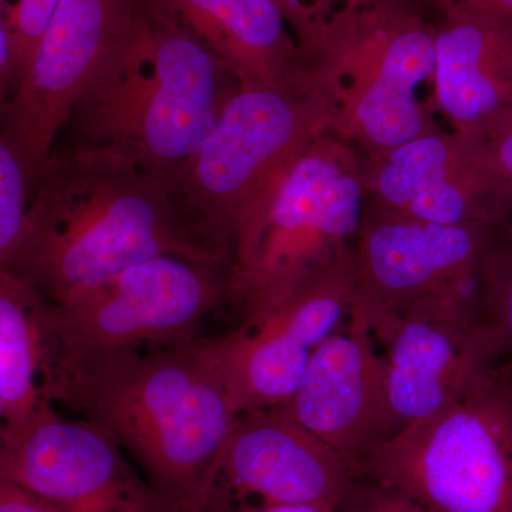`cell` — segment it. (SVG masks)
Masks as SVG:
<instances>
[{
	"label": "cell",
	"mask_w": 512,
	"mask_h": 512,
	"mask_svg": "<svg viewBox=\"0 0 512 512\" xmlns=\"http://www.w3.org/2000/svg\"><path fill=\"white\" fill-rule=\"evenodd\" d=\"M40 387L113 436L175 510L210 511L239 413L198 339L74 353L45 336Z\"/></svg>",
	"instance_id": "cell-1"
},
{
	"label": "cell",
	"mask_w": 512,
	"mask_h": 512,
	"mask_svg": "<svg viewBox=\"0 0 512 512\" xmlns=\"http://www.w3.org/2000/svg\"><path fill=\"white\" fill-rule=\"evenodd\" d=\"M161 255L229 264L192 234L158 175L110 151L64 146L33 178L22 239L3 271L60 305Z\"/></svg>",
	"instance_id": "cell-2"
},
{
	"label": "cell",
	"mask_w": 512,
	"mask_h": 512,
	"mask_svg": "<svg viewBox=\"0 0 512 512\" xmlns=\"http://www.w3.org/2000/svg\"><path fill=\"white\" fill-rule=\"evenodd\" d=\"M238 89L197 37L148 0L136 35L74 107L67 146L110 151L164 180L197 153Z\"/></svg>",
	"instance_id": "cell-3"
},
{
	"label": "cell",
	"mask_w": 512,
	"mask_h": 512,
	"mask_svg": "<svg viewBox=\"0 0 512 512\" xmlns=\"http://www.w3.org/2000/svg\"><path fill=\"white\" fill-rule=\"evenodd\" d=\"M335 77L299 50L279 79L239 86L220 119L180 168L164 178L192 234L227 256L239 224L284 165L332 131Z\"/></svg>",
	"instance_id": "cell-4"
},
{
	"label": "cell",
	"mask_w": 512,
	"mask_h": 512,
	"mask_svg": "<svg viewBox=\"0 0 512 512\" xmlns=\"http://www.w3.org/2000/svg\"><path fill=\"white\" fill-rule=\"evenodd\" d=\"M367 200L363 156L332 131L284 165L239 224L229 254V306L264 312L355 248Z\"/></svg>",
	"instance_id": "cell-5"
},
{
	"label": "cell",
	"mask_w": 512,
	"mask_h": 512,
	"mask_svg": "<svg viewBox=\"0 0 512 512\" xmlns=\"http://www.w3.org/2000/svg\"><path fill=\"white\" fill-rule=\"evenodd\" d=\"M299 50L335 77L332 133L373 157L441 130L421 84L436 67L437 26L410 0L343 9L293 26Z\"/></svg>",
	"instance_id": "cell-6"
},
{
	"label": "cell",
	"mask_w": 512,
	"mask_h": 512,
	"mask_svg": "<svg viewBox=\"0 0 512 512\" xmlns=\"http://www.w3.org/2000/svg\"><path fill=\"white\" fill-rule=\"evenodd\" d=\"M356 473L436 512H512V359L357 460Z\"/></svg>",
	"instance_id": "cell-7"
},
{
	"label": "cell",
	"mask_w": 512,
	"mask_h": 512,
	"mask_svg": "<svg viewBox=\"0 0 512 512\" xmlns=\"http://www.w3.org/2000/svg\"><path fill=\"white\" fill-rule=\"evenodd\" d=\"M229 264L161 255L53 305L43 298L46 339L66 352L167 348L198 339L202 320L229 306Z\"/></svg>",
	"instance_id": "cell-8"
},
{
	"label": "cell",
	"mask_w": 512,
	"mask_h": 512,
	"mask_svg": "<svg viewBox=\"0 0 512 512\" xmlns=\"http://www.w3.org/2000/svg\"><path fill=\"white\" fill-rule=\"evenodd\" d=\"M495 225L434 224L366 200L356 301L400 318L483 322L481 259Z\"/></svg>",
	"instance_id": "cell-9"
},
{
	"label": "cell",
	"mask_w": 512,
	"mask_h": 512,
	"mask_svg": "<svg viewBox=\"0 0 512 512\" xmlns=\"http://www.w3.org/2000/svg\"><path fill=\"white\" fill-rule=\"evenodd\" d=\"M356 286L353 248L237 328L198 339L235 412L271 409L291 399L313 353L348 318Z\"/></svg>",
	"instance_id": "cell-10"
},
{
	"label": "cell",
	"mask_w": 512,
	"mask_h": 512,
	"mask_svg": "<svg viewBox=\"0 0 512 512\" xmlns=\"http://www.w3.org/2000/svg\"><path fill=\"white\" fill-rule=\"evenodd\" d=\"M148 0H62L18 92L2 104V131L33 177L89 84L146 18Z\"/></svg>",
	"instance_id": "cell-11"
},
{
	"label": "cell",
	"mask_w": 512,
	"mask_h": 512,
	"mask_svg": "<svg viewBox=\"0 0 512 512\" xmlns=\"http://www.w3.org/2000/svg\"><path fill=\"white\" fill-rule=\"evenodd\" d=\"M53 406L43 397L25 426L0 431V477L62 512H178L106 430Z\"/></svg>",
	"instance_id": "cell-12"
},
{
	"label": "cell",
	"mask_w": 512,
	"mask_h": 512,
	"mask_svg": "<svg viewBox=\"0 0 512 512\" xmlns=\"http://www.w3.org/2000/svg\"><path fill=\"white\" fill-rule=\"evenodd\" d=\"M355 464L276 407L239 414L210 511L311 505L336 512ZM208 511V512H210Z\"/></svg>",
	"instance_id": "cell-13"
},
{
	"label": "cell",
	"mask_w": 512,
	"mask_h": 512,
	"mask_svg": "<svg viewBox=\"0 0 512 512\" xmlns=\"http://www.w3.org/2000/svg\"><path fill=\"white\" fill-rule=\"evenodd\" d=\"M367 200L434 224L495 225L512 214V185L485 160L473 134L414 138L379 156H363Z\"/></svg>",
	"instance_id": "cell-14"
},
{
	"label": "cell",
	"mask_w": 512,
	"mask_h": 512,
	"mask_svg": "<svg viewBox=\"0 0 512 512\" xmlns=\"http://www.w3.org/2000/svg\"><path fill=\"white\" fill-rule=\"evenodd\" d=\"M353 301L369 322L396 434L453 403L507 356L484 322L400 318Z\"/></svg>",
	"instance_id": "cell-15"
},
{
	"label": "cell",
	"mask_w": 512,
	"mask_h": 512,
	"mask_svg": "<svg viewBox=\"0 0 512 512\" xmlns=\"http://www.w3.org/2000/svg\"><path fill=\"white\" fill-rule=\"evenodd\" d=\"M276 409L353 464L396 434L369 322L355 301L313 353L291 399Z\"/></svg>",
	"instance_id": "cell-16"
},
{
	"label": "cell",
	"mask_w": 512,
	"mask_h": 512,
	"mask_svg": "<svg viewBox=\"0 0 512 512\" xmlns=\"http://www.w3.org/2000/svg\"><path fill=\"white\" fill-rule=\"evenodd\" d=\"M429 107L473 134L512 109V25L478 13L441 15Z\"/></svg>",
	"instance_id": "cell-17"
},
{
	"label": "cell",
	"mask_w": 512,
	"mask_h": 512,
	"mask_svg": "<svg viewBox=\"0 0 512 512\" xmlns=\"http://www.w3.org/2000/svg\"><path fill=\"white\" fill-rule=\"evenodd\" d=\"M177 20L225 67L239 86L271 83L299 57L279 0H151Z\"/></svg>",
	"instance_id": "cell-18"
},
{
	"label": "cell",
	"mask_w": 512,
	"mask_h": 512,
	"mask_svg": "<svg viewBox=\"0 0 512 512\" xmlns=\"http://www.w3.org/2000/svg\"><path fill=\"white\" fill-rule=\"evenodd\" d=\"M42 303L35 288L0 269V416L5 431L25 426L42 404Z\"/></svg>",
	"instance_id": "cell-19"
},
{
	"label": "cell",
	"mask_w": 512,
	"mask_h": 512,
	"mask_svg": "<svg viewBox=\"0 0 512 512\" xmlns=\"http://www.w3.org/2000/svg\"><path fill=\"white\" fill-rule=\"evenodd\" d=\"M481 319L512 359V214L495 225L481 259Z\"/></svg>",
	"instance_id": "cell-20"
},
{
	"label": "cell",
	"mask_w": 512,
	"mask_h": 512,
	"mask_svg": "<svg viewBox=\"0 0 512 512\" xmlns=\"http://www.w3.org/2000/svg\"><path fill=\"white\" fill-rule=\"evenodd\" d=\"M33 178L18 144L0 133V269L6 268L18 251Z\"/></svg>",
	"instance_id": "cell-21"
},
{
	"label": "cell",
	"mask_w": 512,
	"mask_h": 512,
	"mask_svg": "<svg viewBox=\"0 0 512 512\" xmlns=\"http://www.w3.org/2000/svg\"><path fill=\"white\" fill-rule=\"evenodd\" d=\"M60 2L62 0H16L15 5L3 13L0 23L6 26L12 40L15 93L28 73L39 40L42 39Z\"/></svg>",
	"instance_id": "cell-22"
},
{
	"label": "cell",
	"mask_w": 512,
	"mask_h": 512,
	"mask_svg": "<svg viewBox=\"0 0 512 512\" xmlns=\"http://www.w3.org/2000/svg\"><path fill=\"white\" fill-rule=\"evenodd\" d=\"M336 512H436L409 495L357 476L355 485Z\"/></svg>",
	"instance_id": "cell-23"
},
{
	"label": "cell",
	"mask_w": 512,
	"mask_h": 512,
	"mask_svg": "<svg viewBox=\"0 0 512 512\" xmlns=\"http://www.w3.org/2000/svg\"><path fill=\"white\" fill-rule=\"evenodd\" d=\"M473 136L490 167L512 185V109L495 117Z\"/></svg>",
	"instance_id": "cell-24"
},
{
	"label": "cell",
	"mask_w": 512,
	"mask_h": 512,
	"mask_svg": "<svg viewBox=\"0 0 512 512\" xmlns=\"http://www.w3.org/2000/svg\"><path fill=\"white\" fill-rule=\"evenodd\" d=\"M396 0H279L291 29L301 23L326 18L343 9L366 8Z\"/></svg>",
	"instance_id": "cell-25"
},
{
	"label": "cell",
	"mask_w": 512,
	"mask_h": 512,
	"mask_svg": "<svg viewBox=\"0 0 512 512\" xmlns=\"http://www.w3.org/2000/svg\"><path fill=\"white\" fill-rule=\"evenodd\" d=\"M0 512H62L37 495L0 477Z\"/></svg>",
	"instance_id": "cell-26"
},
{
	"label": "cell",
	"mask_w": 512,
	"mask_h": 512,
	"mask_svg": "<svg viewBox=\"0 0 512 512\" xmlns=\"http://www.w3.org/2000/svg\"><path fill=\"white\" fill-rule=\"evenodd\" d=\"M441 15L478 13L505 20L512 25V0H430Z\"/></svg>",
	"instance_id": "cell-27"
},
{
	"label": "cell",
	"mask_w": 512,
	"mask_h": 512,
	"mask_svg": "<svg viewBox=\"0 0 512 512\" xmlns=\"http://www.w3.org/2000/svg\"><path fill=\"white\" fill-rule=\"evenodd\" d=\"M235 512H328L311 505H279V507L251 508Z\"/></svg>",
	"instance_id": "cell-28"
}]
</instances>
